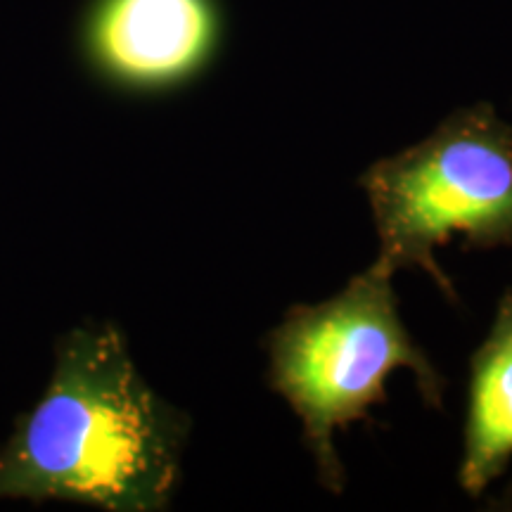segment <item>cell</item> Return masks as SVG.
Returning <instances> with one entry per match:
<instances>
[{
    "label": "cell",
    "mask_w": 512,
    "mask_h": 512,
    "mask_svg": "<svg viewBox=\"0 0 512 512\" xmlns=\"http://www.w3.org/2000/svg\"><path fill=\"white\" fill-rule=\"evenodd\" d=\"M188 418L147 387L112 323L69 330L41 399L0 446V501L164 510Z\"/></svg>",
    "instance_id": "6da1fadb"
},
{
    "label": "cell",
    "mask_w": 512,
    "mask_h": 512,
    "mask_svg": "<svg viewBox=\"0 0 512 512\" xmlns=\"http://www.w3.org/2000/svg\"><path fill=\"white\" fill-rule=\"evenodd\" d=\"M268 354L275 392L302 418L306 444L330 491L344 482L332 434L384 401L392 370H413L427 403L441 406L439 375L396 313L392 275L375 266L335 299L287 313L268 339Z\"/></svg>",
    "instance_id": "7a4b0ae2"
},
{
    "label": "cell",
    "mask_w": 512,
    "mask_h": 512,
    "mask_svg": "<svg viewBox=\"0 0 512 512\" xmlns=\"http://www.w3.org/2000/svg\"><path fill=\"white\" fill-rule=\"evenodd\" d=\"M380 256L394 275L420 266L453 297L434 249L460 233L475 247L512 245V128L489 105L451 114L430 138L363 176Z\"/></svg>",
    "instance_id": "3957f363"
},
{
    "label": "cell",
    "mask_w": 512,
    "mask_h": 512,
    "mask_svg": "<svg viewBox=\"0 0 512 512\" xmlns=\"http://www.w3.org/2000/svg\"><path fill=\"white\" fill-rule=\"evenodd\" d=\"M219 31L214 0H93L81 48L112 86L166 91L207 67Z\"/></svg>",
    "instance_id": "277c9868"
},
{
    "label": "cell",
    "mask_w": 512,
    "mask_h": 512,
    "mask_svg": "<svg viewBox=\"0 0 512 512\" xmlns=\"http://www.w3.org/2000/svg\"><path fill=\"white\" fill-rule=\"evenodd\" d=\"M512 456V294L503 299L491 335L472 358L470 413L460 484L479 494Z\"/></svg>",
    "instance_id": "5b68a950"
}]
</instances>
